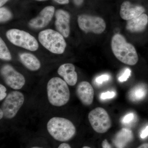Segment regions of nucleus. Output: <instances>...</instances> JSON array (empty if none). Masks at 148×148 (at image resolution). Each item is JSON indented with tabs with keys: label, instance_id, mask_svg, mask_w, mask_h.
Segmentation results:
<instances>
[{
	"label": "nucleus",
	"instance_id": "f257e3e1",
	"mask_svg": "<svg viewBox=\"0 0 148 148\" xmlns=\"http://www.w3.org/2000/svg\"><path fill=\"white\" fill-rule=\"evenodd\" d=\"M111 48L115 56L122 63L130 66H134L138 63V54L135 47L127 42L122 35H114L111 40Z\"/></svg>",
	"mask_w": 148,
	"mask_h": 148
},
{
	"label": "nucleus",
	"instance_id": "f03ea898",
	"mask_svg": "<svg viewBox=\"0 0 148 148\" xmlns=\"http://www.w3.org/2000/svg\"><path fill=\"white\" fill-rule=\"evenodd\" d=\"M49 133L55 140L66 142L71 139L76 133V128L71 121L64 118L54 117L47 124Z\"/></svg>",
	"mask_w": 148,
	"mask_h": 148
},
{
	"label": "nucleus",
	"instance_id": "7ed1b4c3",
	"mask_svg": "<svg viewBox=\"0 0 148 148\" xmlns=\"http://www.w3.org/2000/svg\"><path fill=\"white\" fill-rule=\"evenodd\" d=\"M47 94L49 103L56 107L64 106L70 100V90L67 83L57 77L51 79L48 82Z\"/></svg>",
	"mask_w": 148,
	"mask_h": 148
},
{
	"label": "nucleus",
	"instance_id": "20e7f679",
	"mask_svg": "<svg viewBox=\"0 0 148 148\" xmlns=\"http://www.w3.org/2000/svg\"><path fill=\"white\" fill-rule=\"evenodd\" d=\"M40 43L50 52L61 54L65 51L66 44L64 37L58 32L49 29L42 31L38 35Z\"/></svg>",
	"mask_w": 148,
	"mask_h": 148
},
{
	"label": "nucleus",
	"instance_id": "39448f33",
	"mask_svg": "<svg viewBox=\"0 0 148 148\" xmlns=\"http://www.w3.org/2000/svg\"><path fill=\"white\" fill-rule=\"evenodd\" d=\"M9 40L14 45L24 48L31 51L38 48L36 39L29 33L17 29H11L6 33Z\"/></svg>",
	"mask_w": 148,
	"mask_h": 148
},
{
	"label": "nucleus",
	"instance_id": "423d86ee",
	"mask_svg": "<svg viewBox=\"0 0 148 148\" xmlns=\"http://www.w3.org/2000/svg\"><path fill=\"white\" fill-rule=\"evenodd\" d=\"M88 119L92 129L96 132H107L112 126V122L108 112L103 108H95L88 114Z\"/></svg>",
	"mask_w": 148,
	"mask_h": 148
},
{
	"label": "nucleus",
	"instance_id": "0eeeda50",
	"mask_svg": "<svg viewBox=\"0 0 148 148\" xmlns=\"http://www.w3.org/2000/svg\"><path fill=\"white\" fill-rule=\"evenodd\" d=\"M24 101V95L22 92L18 91L10 92L1 106L4 117L7 119L13 118L23 106Z\"/></svg>",
	"mask_w": 148,
	"mask_h": 148
},
{
	"label": "nucleus",
	"instance_id": "6e6552de",
	"mask_svg": "<svg viewBox=\"0 0 148 148\" xmlns=\"http://www.w3.org/2000/svg\"><path fill=\"white\" fill-rule=\"evenodd\" d=\"M77 21L80 29L86 33L100 34L106 28L105 20L99 16L83 14L78 16Z\"/></svg>",
	"mask_w": 148,
	"mask_h": 148
},
{
	"label": "nucleus",
	"instance_id": "1a4fd4ad",
	"mask_svg": "<svg viewBox=\"0 0 148 148\" xmlns=\"http://www.w3.org/2000/svg\"><path fill=\"white\" fill-rule=\"evenodd\" d=\"M1 74L6 84L12 89L18 90L25 84L26 80L24 76L10 65L3 66L1 69Z\"/></svg>",
	"mask_w": 148,
	"mask_h": 148
},
{
	"label": "nucleus",
	"instance_id": "9d476101",
	"mask_svg": "<svg viewBox=\"0 0 148 148\" xmlns=\"http://www.w3.org/2000/svg\"><path fill=\"white\" fill-rule=\"evenodd\" d=\"M55 8L53 6H48L43 9L36 18L29 22V27L34 29H42L47 26L54 14Z\"/></svg>",
	"mask_w": 148,
	"mask_h": 148
},
{
	"label": "nucleus",
	"instance_id": "9b49d317",
	"mask_svg": "<svg viewBox=\"0 0 148 148\" xmlns=\"http://www.w3.org/2000/svg\"><path fill=\"white\" fill-rule=\"evenodd\" d=\"M145 12L143 6L133 4L129 1H125L121 4L120 10V15L125 20H130L140 16Z\"/></svg>",
	"mask_w": 148,
	"mask_h": 148
},
{
	"label": "nucleus",
	"instance_id": "f8f14e48",
	"mask_svg": "<svg viewBox=\"0 0 148 148\" xmlns=\"http://www.w3.org/2000/svg\"><path fill=\"white\" fill-rule=\"evenodd\" d=\"M55 25L56 30L65 38L69 36L70 33V14L68 12L59 9L55 14Z\"/></svg>",
	"mask_w": 148,
	"mask_h": 148
},
{
	"label": "nucleus",
	"instance_id": "ddd939ff",
	"mask_svg": "<svg viewBox=\"0 0 148 148\" xmlns=\"http://www.w3.org/2000/svg\"><path fill=\"white\" fill-rule=\"evenodd\" d=\"M76 93L78 98L85 106L91 105L94 99V92L91 85L86 81L80 82L77 86Z\"/></svg>",
	"mask_w": 148,
	"mask_h": 148
},
{
	"label": "nucleus",
	"instance_id": "4468645a",
	"mask_svg": "<svg viewBox=\"0 0 148 148\" xmlns=\"http://www.w3.org/2000/svg\"><path fill=\"white\" fill-rule=\"evenodd\" d=\"M73 64L68 63L61 65L58 70V73L64 79L67 84L73 86L77 81V74L75 71Z\"/></svg>",
	"mask_w": 148,
	"mask_h": 148
},
{
	"label": "nucleus",
	"instance_id": "2eb2a0df",
	"mask_svg": "<svg viewBox=\"0 0 148 148\" xmlns=\"http://www.w3.org/2000/svg\"><path fill=\"white\" fill-rule=\"evenodd\" d=\"M148 23V15L143 13L138 17L128 20L126 25V29L130 33H140L145 30Z\"/></svg>",
	"mask_w": 148,
	"mask_h": 148
},
{
	"label": "nucleus",
	"instance_id": "dca6fc26",
	"mask_svg": "<svg viewBox=\"0 0 148 148\" xmlns=\"http://www.w3.org/2000/svg\"><path fill=\"white\" fill-rule=\"evenodd\" d=\"M133 138V133L130 130L123 128L115 135L113 142L117 148H124Z\"/></svg>",
	"mask_w": 148,
	"mask_h": 148
},
{
	"label": "nucleus",
	"instance_id": "f3484780",
	"mask_svg": "<svg viewBox=\"0 0 148 148\" xmlns=\"http://www.w3.org/2000/svg\"><path fill=\"white\" fill-rule=\"evenodd\" d=\"M19 57L22 64L30 71H38L40 68L39 60L31 53H22L20 54Z\"/></svg>",
	"mask_w": 148,
	"mask_h": 148
},
{
	"label": "nucleus",
	"instance_id": "a211bd4d",
	"mask_svg": "<svg viewBox=\"0 0 148 148\" xmlns=\"http://www.w3.org/2000/svg\"><path fill=\"white\" fill-rule=\"evenodd\" d=\"M147 91V88L144 85L140 84L136 86L130 91V99L132 101H141L145 98Z\"/></svg>",
	"mask_w": 148,
	"mask_h": 148
},
{
	"label": "nucleus",
	"instance_id": "6ab92c4d",
	"mask_svg": "<svg viewBox=\"0 0 148 148\" xmlns=\"http://www.w3.org/2000/svg\"><path fill=\"white\" fill-rule=\"evenodd\" d=\"M0 58L6 61H10L12 59L10 52L1 38L0 39Z\"/></svg>",
	"mask_w": 148,
	"mask_h": 148
},
{
	"label": "nucleus",
	"instance_id": "aec40b11",
	"mask_svg": "<svg viewBox=\"0 0 148 148\" xmlns=\"http://www.w3.org/2000/svg\"><path fill=\"white\" fill-rule=\"evenodd\" d=\"M12 17V14L10 11L5 7L0 8V21L4 22L10 20Z\"/></svg>",
	"mask_w": 148,
	"mask_h": 148
},
{
	"label": "nucleus",
	"instance_id": "412c9836",
	"mask_svg": "<svg viewBox=\"0 0 148 148\" xmlns=\"http://www.w3.org/2000/svg\"><path fill=\"white\" fill-rule=\"evenodd\" d=\"M135 118V115L133 113H130L123 117L122 119V123L125 124H128L132 123Z\"/></svg>",
	"mask_w": 148,
	"mask_h": 148
},
{
	"label": "nucleus",
	"instance_id": "4be33fe9",
	"mask_svg": "<svg viewBox=\"0 0 148 148\" xmlns=\"http://www.w3.org/2000/svg\"><path fill=\"white\" fill-rule=\"evenodd\" d=\"M131 75V71L129 69H126L125 70L123 73L119 78V80L120 82H124L127 80Z\"/></svg>",
	"mask_w": 148,
	"mask_h": 148
},
{
	"label": "nucleus",
	"instance_id": "5701e85b",
	"mask_svg": "<svg viewBox=\"0 0 148 148\" xmlns=\"http://www.w3.org/2000/svg\"><path fill=\"white\" fill-rule=\"evenodd\" d=\"M115 95V92L114 91H107V92L101 93V99L103 100L111 99V98H113Z\"/></svg>",
	"mask_w": 148,
	"mask_h": 148
},
{
	"label": "nucleus",
	"instance_id": "b1692460",
	"mask_svg": "<svg viewBox=\"0 0 148 148\" xmlns=\"http://www.w3.org/2000/svg\"><path fill=\"white\" fill-rule=\"evenodd\" d=\"M110 77L108 75H103L97 77L95 79V82L98 84H101L105 82L110 79Z\"/></svg>",
	"mask_w": 148,
	"mask_h": 148
},
{
	"label": "nucleus",
	"instance_id": "393cba45",
	"mask_svg": "<svg viewBox=\"0 0 148 148\" xmlns=\"http://www.w3.org/2000/svg\"><path fill=\"white\" fill-rule=\"evenodd\" d=\"M6 88L3 85L0 84V101H2L6 97Z\"/></svg>",
	"mask_w": 148,
	"mask_h": 148
},
{
	"label": "nucleus",
	"instance_id": "a878e982",
	"mask_svg": "<svg viewBox=\"0 0 148 148\" xmlns=\"http://www.w3.org/2000/svg\"><path fill=\"white\" fill-rule=\"evenodd\" d=\"M148 136V125L146 126L140 134V137L142 139H145Z\"/></svg>",
	"mask_w": 148,
	"mask_h": 148
},
{
	"label": "nucleus",
	"instance_id": "bb28decb",
	"mask_svg": "<svg viewBox=\"0 0 148 148\" xmlns=\"http://www.w3.org/2000/svg\"><path fill=\"white\" fill-rule=\"evenodd\" d=\"M102 148H112V147L108 140L105 139L103 141L102 143Z\"/></svg>",
	"mask_w": 148,
	"mask_h": 148
},
{
	"label": "nucleus",
	"instance_id": "cd10ccee",
	"mask_svg": "<svg viewBox=\"0 0 148 148\" xmlns=\"http://www.w3.org/2000/svg\"><path fill=\"white\" fill-rule=\"evenodd\" d=\"M56 2L61 4H66L69 3V0H54Z\"/></svg>",
	"mask_w": 148,
	"mask_h": 148
},
{
	"label": "nucleus",
	"instance_id": "c85d7f7f",
	"mask_svg": "<svg viewBox=\"0 0 148 148\" xmlns=\"http://www.w3.org/2000/svg\"><path fill=\"white\" fill-rule=\"evenodd\" d=\"M58 148H71L69 144L66 143H63L61 144Z\"/></svg>",
	"mask_w": 148,
	"mask_h": 148
},
{
	"label": "nucleus",
	"instance_id": "c756f323",
	"mask_svg": "<svg viewBox=\"0 0 148 148\" xmlns=\"http://www.w3.org/2000/svg\"><path fill=\"white\" fill-rule=\"evenodd\" d=\"M73 1L75 5L79 6L82 5L84 0H73Z\"/></svg>",
	"mask_w": 148,
	"mask_h": 148
},
{
	"label": "nucleus",
	"instance_id": "7c9ffc66",
	"mask_svg": "<svg viewBox=\"0 0 148 148\" xmlns=\"http://www.w3.org/2000/svg\"><path fill=\"white\" fill-rule=\"evenodd\" d=\"M137 148H148V143L143 144Z\"/></svg>",
	"mask_w": 148,
	"mask_h": 148
},
{
	"label": "nucleus",
	"instance_id": "2f4dec72",
	"mask_svg": "<svg viewBox=\"0 0 148 148\" xmlns=\"http://www.w3.org/2000/svg\"><path fill=\"white\" fill-rule=\"evenodd\" d=\"M8 0H0V6L2 7Z\"/></svg>",
	"mask_w": 148,
	"mask_h": 148
},
{
	"label": "nucleus",
	"instance_id": "473e14b6",
	"mask_svg": "<svg viewBox=\"0 0 148 148\" xmlns=\"http://www.w3.org/2000/svg\"><path fill=\"white\" fill-rule=\"evenodd\" d=\"M4 116V113L2 110L1 109L0 110V119H1Z\"/></svg>",
	"mask_w": 148,
	"mask_h": 148
},
{
	"label": "nucleus",
	"instance_id": "72a5a7b5",
	"mask_svg": "<svg viewBox=\"0 0 148 148\" xmlns=\"http://www.w3.org/2000/svg\"><path fill=\"white\" fill-rule=\"evenodd\" d=\"M82 148H91L90 147H88V146H84V147H83Z\"/></svg>",
	"mask_w": 148,
	"mask_h": 148
},
{
	"label": "nucleus",
	"instance_id": "f704fd0d",
	"mask_svg": "<svg viewBox=\"0 0 148 148\" xmlns=\"http://www.w3.org/2000/svg\"><path fill=\"white\" fill-rule=\"evenodd\" d=\"M31 148H43L40 147H32Z\"/></svg>",
	"mask_w": 148,
	"mask_h": 148
},
{
	"label": "nucleus",
	"instance_id": "c9c22d12",
	"mask_svg": "<svg viewBox=\"0 0 148 148\" xmlns=\"http://www.w3.org/2000/svg\"><path fill=\"white\" fill-rule=\"evenodd\" d=\"M36 1H46V0H36Z\"/></svg>",
	"mask_w": 148,
	"mask_h": 148
}]
</instances>
